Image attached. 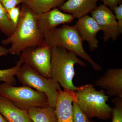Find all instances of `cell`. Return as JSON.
<instances>
[{"label":"cell","mask_w":122,"mask_h":122,"mask_svg":"<svg viewBox=\"0 0 122 122\" xmlns=\"http://www.w3.org/2000/svg\"><path fill=\"white\" fill-rule=\"evenodd\" d=\"M37 15L23 4L16 28L11 36L1 42L4 46L11 44L8 53L19 56L25 48L44 44V35L37 25Z\"/></svg>","instance_id":"obj_1"},{"label":"cell","mask_w":122,"mask_h":122,"mask_svg":"<svg viewBox=\"0 0 122 122\" xmlns=\"http://www.w3.org/2000/svg\"><path fill=\"white\" fill-rule=\"evenodd\" d=\"M75 93L80 108L90 120L111 119L112 108L107 103L109 96L102 90H96L92 84H86L78 87Z\"/></svg>","instance_id":"obj_4"},{"label":"cell","mask_w":122,"mask_h":122,"mask_svg":"<svg viewBox=\"0 0 122 122\" xmlns=\"http://www.w3.org/2000/svg\"><path fill=\"white\" fill-rule=\"evenodd\" d=\"M8 54V49L3 46H0V57L7 55ZM22 64L18 61L15 66L12 68L5 70H0V81L14 86L16 82L14 76L16 75Z\"/></svg>","instance_id":"obj_17"},{"label":"cell","mask_w":122,"mask_h":122,"mask_svg":"<svg viewBox=\"0 0 122 122\" xmlns=\"http://www.w3.org/2000/svg\"><path fill=\"white\" fill-rule=\"evenodd\" d=\"M0 96L25 110L32 107L49 106L48 98L45 94L26 86L16 87L5 82L1 83Z\"/></svg>","instance_id":"obj_5"},{"label":"cell","mask_w":122,"mask_h":122,"mask_svg":"<svg viewBox=\"0 0 122 122\" xmlns=\"http://www.w3.org/2000/svg\"><path fill=\"white\" fill-rule=\"evenodd\" d=\"M91 13L92 17L97 22L103 32V41L107 42L110 39L114 41H116L121 34L115 15L111 9L105 5L101 4Z\"/></svg>","instance_id":"obj_8"},{"label":"cell","mask_w":122,"mask_h":122,"mask_svg":"<svg viewBox=\"0 0 122 122\" xmlns=\"http://www.w3.org/2000/svg\"><path fill=\"white\" fill-rule=\"evenodd\" d=\"M114 13L117 20L118 29L120 34L122 33V3L114 8L112 10Z\"/></svg>","instance_id":"obj_22"},{"label":"cell","mask_w":122,"mask_h":122,"mask_svg":"<svg viewBox=\"0 0 122 122\" xmlns=\"http://www.w3.org/2000/svg\"><path fill=\"white\" fill-rule=\"evenodd\" d=\"M112 101L114 105L112 109V122H122V97H116Z\"/></svg>","instance_id":"obj_19"},{"label":"cell","mask_w":122,"mask_h":122,"mask_svg":"<svg viewBox=\"0 0 122 122\" xmlns=\"http://www.w3.org/2000/svg\"><path fill=\"white\" fill-rule=\"evenodd\" d=\"M76 98L75 92L60 91L55 108L58 122H73L72 103Z\"/></svg>","instance_id":"obj_12"},{"label":"cell","mask_w":122,"mask_h":122,"mask_svg":"<svg viewBox=\"0 0 122 122\" xmlns=\"http://www.w3.org/2000/svg\"><path fill=\"white\" fill-rule=\"evenodd\" d=\"M82 66L86 64L74 52L59 46L51 48V76L64 90L75 92L78 87L75 86L73 79L75 75L74 66Z\"/></svg>","instance_id":"obj_2"},{"label":"cell","mask_w":122,"mask_h":122,"mask_svg":"<svg viewBox=\"0 0 122 122\" xmlns=\"http://www.w3.org/2000/svg\"><path fill=\"white\" fill-rule=\"evenodd\" d=\"M100 0H66L59 6V9L64 13L72 14L75 18L87 15L97 7Z\"/></svg>","instance_id":"obj_13"},{"label":"cell","mask_w":122,"mask_h":122,"mask_svg":"<svg viewBox=\"0 0 122 122\" xmlns=\"http://www.w3.org/2000/svg\"><path fill=\"white\" fill-rule=\"evenodd\" d=\"M74 26L82 41L87 42L91 51L98 48L99 41L96 36L101 30L98 24L91 16L86 15L78 18Z\"/></svg>","instance_id":"obj_10"},{"label":"cell","mask_w":122,"mask_h":122,"mask_svg":"<svg viewBox=\"0 0 122 122\" xmlns=\"http://www.w3.org/2000/svg\"><path fill=\"white\" fill-rule=\"evenodd\" d=\"M8 16L10 21L15 28H16L20 20V9L16 7L7 11Z\"/></svg>","instance_id":"obj_21"},{"label":"cell","mask_w":122,"mask_h":122,"mask_svg":"<svg viewBox=\"0 0 122 122\" xmlns=\"http://www.w3.org/2000/svg\"><path fill=\"white\" fill-rule=\"evenodd\" d=\"M0 113L8 122H33L27 111L18 108L0 96Z\"/></svg>","instance_id":"obj_14"},{"label":"cell","mask_w":122,"mask_h":122,"mask_svg":"<svg viewBox=\"0 0 122 122\" xmlns=\"http://www.w3.org/2000/svg\"><path fill=\"white\" fill-rule=\"evenodd\" d=\"M24 0H22V1H23H23H24ZM22 3H23V2H22Z\"/></svg>","instance_id":"obj_26"},{"label":"cell","mask_w":122,"mask_h":122,"mask_svg":"<svg viewBox=\"0 0 122 122\" xmlns=\"http://www.w3.org/2000/svg\"><path fill=\"white\" fill-rule=\"evenodd\" d=\"M0 122H8L0 113Z\"/></svg>","instance_id":"obj_25"},{"label":"cell","mask_w":122,"mask_h":122,"mask_svg":"<svg viewBox=\"0 0 122 122\" xmlns=\"http://www.w3.org/2000/svg\"><path fill=\"white\" fill-rule=\"evenodd\" d=\"M75 18L71 14L66 13L57 8L44 13L38 14L37 24L43 35L57 26L72 22Z\"/></svg>","instance_id":"obj_11"},{"label":"cell","mask_w":122,"mask_h":122,"mask_svg":"<svg viewBox=\"0 0 122 122\" xmlns=\"http://www.w3.org/2000/svg\"><path fill=\"white\" fill-rule=\"evenodd\" d=\"M102 1L103 4L110 8L112 10L114 7L122 3V0H100Z\"/></svg>","instance_id":"obj_24"},{"label":"cell","mask_w":122,"mask_h":122,"mask_svg":"<svg viewBox=\"0 0 122 122\" xmlns=\"http://www.w3.org/2000/svg\"><path fill=\"white\" fill-rule=\"evenodd\" d=\"M27 112L33 122H58L53 107L50 106L32 107Z\"/></svg>","instance_id":"obj_15"},{"label":"cell","mask_w":122,"mask_h":122,"mask_svg":"<svg viewBox=\"0 0 122 122\" xmlns=\"http://www.w3.org/2000/svg\"><path fill=\"white\" fill-rule=\"evenodd\" d=\"M66 0H24L23 4L35 13H44L60 6Z\"/></svg>","instance_id":"obj_16"},{"label":"cell","mask_w":122,"mask_h":122,"mask_svg":"<svg viewBox=\"0 0 122 122\" xmlns=\"http://www.w3.org/2000/svg\"><path fill=\"white\" fill-rule=\"evenodd\" d=\"M51 48L45 43L25 48L20 55L18 62L25 64L42 76L51 79Z\"/></svg>","instance_id":"obj_7"},{"label":"cell","mask_w":122,"mask_h":122,"mask_svg":"<svg viewBox=\"0 0 122 122\" xmlns=\"http://www.w3.org/2000/svg\"><path fill=\"white\" fill-rule=\"evenodd\" d=\"M44 35V43L46 45L51 48L62 47L74 52L89 63L94 70L100 71L102 69L85 51L83 47V41L74 26L63 24L61 28L51 30Z\"/></svg>","instance_id":"obj_3"},{"label":"cell","mask_w":122,"mask_h":122,"mask_svg":"<svg viewBox=\"0 0 122 122\" xmlns=\"http://www.w3.org/2000/svg\"><path fill=\"white\" fill-rule=\"evenodd\" d=\"M23 86L33 87L46 95L49 106L55 108L58 97L61 90L60 85L52 79L45 77L25 64L21 66L16 75Z\"/></svg>","instance_id":"obj_6"},{"label":"cell","mask_w":122,"mask_h":122,"mask_svg":"<svg viewBox=\"0 0 122 122\" xmlns=\"http://www.w3.org/2000/svg\"><path fill=\"white\" fill-rule=\"evenodd\" d=\"M73 122H94L87 117L81 110L76 98L73 102L72 105Z\"/></svg>","instance_id":"obj_20"},{"label":"cell","mask_w":122,"mask_h":122,"mask_svg":"<svg viewBox=\"0 0 122 122\" xmlns=\"http://www.w3.org/2000/svg\"><path fill=\"white\" fill-rule=\"evenodd\" d=\"M0 2L7 12L22 3L23 1L22 0H0Z\"/></svg>","instance_id":"obj_23"},{"label":"cell","mask_w":122,"mask_h":122,"mask_svg":"<svg viewBox=\"0 0 122 122\" xmlns=\"http://www.w3.org/2000/svg\"><path fill=\"white\" fill-rule=\"evenodd\" d=\"M95 83L108 96L122 97V68L109 69Z\"/></svg>","instance_id":"obj_9"},{"label":"cell","mask_w":122,"mask_h":122,"mask_svg":"<svg viewBox=\"0 0 122 122\" xmlns=\"http://www.w3.org/2000/svg\"><path fill=\"white\" fill-rule=\"evenodd\" d=\"M16 28L9 19L7 11L0 2V30L8 37L12 34Z\"/></svg>","instance_id":"obj_18"}]
</instances>
